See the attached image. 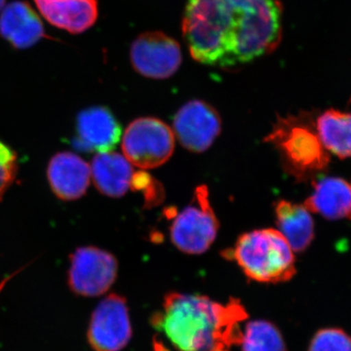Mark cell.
I'll return each mask as SVG.
<instances>
[{"instance_id": "6da1fadb", "label": "cell", "mask_w": 351, "mask_h": 351, "mask_svg": "<svg viewBox=\"0 0 351 351\" xmlns=\"http://www.w3.org/2000/svg\"><path fill=\"white\" fill-rule=\"evenodd\" d=\"M182 29L197 63L234 68L278 47L282 6L279 0H189Z\"/></svg>"}, {"instance_id": "7a4b0ae2", "label": "cell", "mask_w": 351, "mask_h": 351, "mask_svg": "<svg viewBox=\"0 0 351 351\" xmlns=\"http://www.w3.org/2000/svg\"><path fill=\"white\" fill-rule=\"evenodd\" d=\"M247 318L237 299L223 304L207 295L169 293L151 317L154 351H232L241 343L240 324Z\"/></svg>"}, {"instance_id": "3957f363", "label": "cell", "mask_w": 351, "mask_h": 351, "mask_svg": "<svg viewBox=\"0 0 351 351\" xmlns=\"http://www.w3.org/2000/svg\"><path fill=\"white\" fill-rule=\"evenodd\" d=\"M292 248L282 233L263 228L244 233L232 251L245 276L260 283H282L295 274Z\"/></svg>"}, {"instance_id": "277c9868", "label": "cell", "mask_w": 351, "mask_h": 351, "mask_svg": "<svg viewBox=\"0 0 351 351\" xmlns=\"http://www.w3.org/2000/svg\"><path fill=\"white\" fill-rule=\"evenodd\" d=\"M265 141L278 149L289 172L297 177L322 170L329 162L317 134L298 117L277 120Z\"/></svg>"}, {"instance_id": "5b68a950", "label": "cell", "mask_w": 351, "mask_h": 351, "mask_svg": "<svg viewBox=\"0 0 351 351\" xmlns=\"http://www.w3.org/2000/svg\"><path fill=\"white\" fill-rule=\"evenodd\" d=\"M219 223L210 204L207 186L196 188L193 201L178 214L171 225V239L179 250L199 255L210 248L218 233Z\"/></svg>"}, {"instance_id": "8992f818", "label": "cell", "mask_w": 351, "mask_h": 351, "mask_svg": "<svg viewBox=\"0 0 351 351\" xmlns=\"http://www.w3.org/2000/svg\"><path fill=\"white\" fill-rule=\"evenodd\" d=\"M174 149V132L161 120L152 117L134 120L122 140V151L127 160L141 169L163 165Z\"/></svg>"}, {"instance_id": "52a82bcc", "label": "cell", "mask_w": 351, "mask_h": 351, "mask_svg": "<svg viewBox=\"0 0 351 351\" xmlns=\"http://www.w3.org/2000/svg\"><path fill=\"white\" fill-rule=\"evenodd\" d=\"M119 263L112 254L97 247H82L73 254L69 284L75 294L98 297L112 287Z\"/></svg>"}, {"instance_id": "ba28073f", "label": "cell", "mask_w": 351, "mask_h": 351, "mask_svg": "<svg viewBox=\"0 0 351 351\" xmlns=\"http://www.w3.org/2000/svg\"><path fill=\"white\" fill-rule=\"evenodd\" d=\"M88 341L95 351H121L132 338V325L125 298L110 294L92 314Z\"/></svg>"}, {"instance_id": "9c48e42d", "label": "cell", "mask_w": 351, "mask_h": 351, "mask_svg": "<svg viewBox=\"0 0 351 351\" xmlns=\"http://www.w3.org/2000/svg\"><path fill=\"white\" fill-rule=\"evenodd\" d=\"M130 59L134 69L141 75L166 80L181 66L182 50L175 39L163 32H145L132 43Z\"/></svg>"}, {"instance_id": "30bf717a", "label": "cell", "mask_w": 351, "mask_h": 351, "mask_svg": "<svg viewBox=\"0 0 351 351\" xmlns=\"http://www.w3.org/2000/svg\"><path fill=\"white\" fill-rule=\"evenodd\" d=\"M174 131L182 147L193 152L207 151L221 132L219 113L209 104L191 101L174 117Z\"/></svg>"}, {"instance_id": "8fae6325", "label": "cell", "mask_w": 351, "mask_h": 351, "mask_svg": "<svg viewBox=\"0 0 351 351\" xmlns=\"http://www.w3.org/2000/svg\"><path fill=\"white\" fill-rule=\"evenodd\" d=\"M78 147L97 154L112 152L121 137V127L114 115L104 107L87 108L76 121Z\"/></svg>"}, {"instance_id": "7c38bea8", "label": "cell", "mask_w": 351, "mask_h": 351, "mask_svg": "<svg viewBox=\"0 0 351 351\" xmlns=\"http://www.w3.org/2000/svg\"><path fill=\"white\" fill-rule=\"evenodd\" d=\"M47 176L51 189L58 197L76 200L89 188L91 167L73 152H60L51 159Z\"/></svg>"}, {"instance_id": "4fadbf2b", "label": "cell", "mask_w": 351, "mask_h": 351, "mask_svg": "<svg viewBox=\"0 0 351 351\" xmlns=\"http://www.w3.org/2000/svg\"><path fill=\"white\" fill-rule=\"evenodd\" d=\"M0 36L14 48L27 49L46 38L43 21L27 2H11L0 14Z\"/></svg>"}, {"instance_id": "5bb4252c", "label": "cell", "mask_w": 351, "mask_h": 351, "mask_svg": "<svg viewBox=\"0 0 351 351\" xmlns=\"http://www.w3.org/2000/svg\"><path fill=\"white\" fill-rule=\"evenodd\" d=\"M49 24L73 34L93 27L99 16L97 0H34Z\"/></svg>"}, {"instance_id": "9a60e30c", "label": "cell", "mask_w": 351, "mask_h": 351, "mask_svg": "<svg viewBox=\"0 0 351 351\" xmlns=\"http://www.w3.org/2000/svg\"><path fill=\"white\" fill-rule=\"evenodd\" d=\"M304 206L326 219L351 221V182L339 178L321 179Z\"/></svg>"}, {"instance_id": "2e32d148", "label": "cell", "mask_w": 351, "mask_h": 351, "mask_svg": "<svg viewBox=\"0 0 351 351\" xmlns=\"http://www.w3.org/2000/svg\"><path fill=\"white\" fill-rule=\"evenodd\" d=\"M91 176L97 189L110 197H121L131 189L134 169L125 156L114 152L97 154Z\"/></svg>"}, {"instance_id": "e0dca14e", "label": "cell", "mask_w": 351, "mask_h": 351, "mask_svg": "<svg viewBox=\"0 0 351 351\" xmlns=\"http://www.w3.org/2000/svg\"><path fill=\"white\" fill-rule=\"evenodd\" d=\"M274 210L279 232L282 233L292 250H306L314 239V223L308 210L304 205L286 200L276 202Z\"/></svg>"}, {"instance_id": "ac0fdd59", "label": "cell", "mask_w": 351, "mask_h": 351, "mask_svg": "<svg viewBox=\"0 0 351 351\" xmlns=\"http://www.w3.org/2000/svg\"><path fill=\"white\" fill-rule=\"evenodd\" d=\"M317 135L327 151L341 158L351 157V113L330 110L318 117Z\"/></svg>"}, {"instance_id": "d6986e66", "label": "cell", "mask_w": 351, "mask_h": 351, "mask_svg": "<svg viewBox=\"0 0 351 351\" xmlns=\"http://www.w3.org/2000/svg\"><path fill=\"white\" fill-rule=\"evenodd\" d=\"M241 351H287L280 330L267 320H254L245 325Z\"/></svg>"}, {"instance_id": "ffe728a7", "label": "cell", "mask_w": 351, "mask_h": 351, "mask_svg": "<svg viewBox=\"0 0 351 351\" xmlns=\"http://www.w3.org/2000/svg\"><path fill=\"white\" fill-rule=\"evenodd\" d=\"M308 351H351V337L338 328H325L314 335Z\"/></svg>"}, {"instance_id": "44dd1931", "label": "cell", "mask_w": 351, "mask_h": 351, "mask_svg": "<svg viewBox=\"0 0 351 351\" xmlns=\"http://www.w3.org/2000/svg\"><path fill=\"white\" fill-rule=\"evenodd\" d=\"M17 168L15 152L0 141V199L13 184L17 175Z\"/></svg>"}, {"instance_id": "7402d4cb", "label": "cell", "mask_w": 351, "mask_h": 351, "mask_svg": "<svg viewBox=\"0 0 351 351\" xmlns=\"http://www.w3.org/2000/svg\"><path fill=\"white\" fill-rule=\"evenodd\" d=\"M131 189H134V191H143L145 198V203H147L149 206H154V205L162 200V186L147 173H134Z\"/></svg>"}, {"instance_id": "603a6c76", "label": "cell", "mask_w": 351, "mask_h": 351, "mask_svg": "<svg viewBox=\"0 0 351 351\" xmlns=\"http://www.w3.org/2000/svg\"><path fill=\"white\" fill-rule=\"evenodd\" d=\"M6 0H0V11L2 10V9L4 8V6H5Z\"/></svg>"}, {"instance_id": "cb8c5ba5", "label": "cell", "mask_w": 351, "mask_h": 351, "mask_svg": "<svg viewBox=\"0 0 351 351\" xmlns=\"http://www.w3.org/2000/svg\"><path fill=\"white\" fill-rule=\"evenodd\" d=\"M6 281H7V279H6V280L2 281L1 284H0V291H1L2 288H3L4 285H5Z\"/></svg>"}]
</instances>
